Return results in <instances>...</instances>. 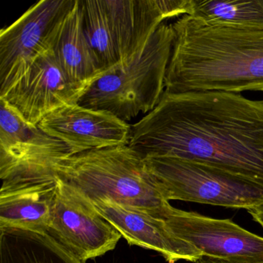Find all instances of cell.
I'll use <instances>...</instances> for the list:
<instances>
[{
	"instance_id": "7a4b0ae2",
	"label": "cell",
	"mask_w": 263,
	"mask_h": 263,
	"mask_svg": "<svg viewBox=\"0 0 263 263\" xmlns=\"http://www.w3.org/2000/svg\"><path fill=\"white\" fill-rule=\"evenodd\" d=\"M165 78L167 93L263 92V31L235 28L184 15Z\"/></svg>"
},
{
	"instance_id": "ba28073f",
	"label": "cell",
	"mask_w": 263,
	"mask_h": 263,
	"mask_svg": "<svg viewBox=\"0 0 263 263\" xmlns=\"http://www.w3.org/2000/svg\"><path fill=\"white\" fill-rule=\"evenodd\" d=\"M47 234L81 263L114 250L122 237L88 198L58 176L53 218Z\"/></svg>"
},
{
	"instance_id": "4fadbf2b",
	"label": "cell",
	"mask_w": 263,
	"mask_h": 263,
	"mask_svg": "<svg viewBox=\"0 0 263 263\" xmlns=\"http://www.w3.org/2000/svg\"><path fill=\"white\" fill-rule=\"evenodd\" d=\"M58 189L56 174L2 180L0 229L48 233Z\"/></svg>"
},
{
	"instance_id": "30bf717a",
	"label": "cell",
	"mask_w": 263,
	"mask_h": 263,
	"mask_svg": "<svg viewBox=\"0 0 263 263\" xmlns=\"http://www.w3.org/2000/svg\"><path fill=\"white\" fill-rule=\"evenodd\" d=\"M167 227L203 256L241 263H263V238L229 219H217L171 208Z\"/></svg>"
},
{
	"instance_id": "e0dca14e",
	"label": "cell",
	"mask_w": 263,
	"mask_h": 263,
	"mask_svg": "<svg viewBox=\"0 0 263 263\" xmlns=\"http://www.w3.org/2000/svg\"><path fill=\"white\" fill-rule=\"evenodd\" d=\"M189 15L228 27L263 31V0H191Z\"/></svg>"
},
{
	"instance_id": "9a60e30c",
	"label": "cell",
	"mask_w": 263,
	"mask_h": 263,
	"mask_svg": "<svg viewBox=\"0 0 263 263\" xmlns=\"http://www.w3.org/2000/svg\"><path fill=\"white\" fill-rule=\"evenodd\" d=\"M53 50L63 71L73 84L88 90L106 73L101 71L90 50L83 28L80 0L67 12L60 24Z\"/></svg>"
},
{
	"instance_id": "2e32d148",
	"label": "cell",
	"mask_w": 263,
	"mask_h": 263,
	"mask_svg": "<svg viewBox=\"0 0 263 263\" xmlns=\"http://www.w3.org/2000/svg\"><path fill=\"white\" fill-rule=\"evenodd\" d=\"M0 263H81L47 233L0 229Z\"/></svg>"
},
{
	"instance_id": "3957f363",
	"label": "cell",
	"mask_w": 263,
	"mask_h": 263,
	"mask_svg": "<svg viewBox=\"0 0 263 263\" xmlns=\"http://www.w3.org/2000/svg\"><path fill=\"white\" fill-rule=\"evenodd\" d=\"M53 172L90 201L109 200L161 220L172 207L145 159L128 144L73 155Z\"/></svg>"
},
{
	"instance_id": "8992f818",
	"label": "cell",
	"mask_w": 263,
	"mask_h": 263,
	"mask_svg": "<svg viewBox=\"0 0 263 263\" xmlns=\"http://www.w3.org/2000/svg\"><path fill=\"white\" fill-rule=\"evenodd\" d=\"M167 201L249 209L263 202V184L173 156L144 158Z\"/></svg>"
},
{
	"instance_id": "52a82bcc",
	"label": "cell",
	"mask_w": 263,
	"mask_h": 263,
	"mask_svg": "<svg viewBox=\"0 0 263 263\" xmlns=\"http://www.w3.org/2000/svg\"><path fill=\"white\" fill-rule=\"evenodd\" d=\"M75 0H41L0 32V96L7 93L44 52Z\"/></svg>"
},
{
	"instance_id": "5bb4252c",
	"label": "cell",
	"mask_w": 263,
	"mask_h": 263,
	"mask_svg": "<svg viewBox=\"0 0 263 263\" xmlns=\"http://www.w3.org/2000/svg\"><path fill=\"white\" fill-rule=\"evenodd\" d=\"M99 213L118 229L130 245L156 251L167 263L195 262L202 253L170 230L165 221L139 209L109 200L91 201Z\"/></svg>"
},
{
	"instance_id": "277c9868",
	"label": "cell",
	"mask_w": 263,
	"mask_h": 263,
	"mask_svg": "<svg viewBox=\"0 0 263 263\" xmlns=\"http://www.w3.org/2000/svg\"><path fill=\"white\" fill-rule=\"evenodd\" d=\"M83 28L98 67H124L164 21L189 14L190 0H80Z\"/></svg>"
},
{
	"instance_id": "7c38bea8",
	"label": "cell",
	"mask_w": 263,
	"mask_h": 263,
	"mask_svg": "<svg viewBox=\"0 0 263 263\" xmlns=\"http://www.w3.org/2000/svg\"><path fill=\"white\" fill-rule=\"evenodd\" d=\"M38 127L64 142L72 156L104 147L127 145L132 125L109 112L67 105L44 117Z\"/></svg>"
},
{
	"instance_id": "9c48e42d",
	"label": "cell",
	"mask_w": 263,
	"mask_h": 263,
	"mask_svg": "<svg viewBox=\"0 0 263 263\" xmlns=\"http://www.w3.org/2000/svg\"><path fill=\"white\" fill-rule=\"evenodd\" d=\"M72 156L62 141L31 125L0 98V178L54 174L57 164Z\"/></svg>"
},
{
	"instance_id": "8fae6325",
	"label": "cell",
	"mask_w": 263,
	"mask_h": 263,
	"mask_svg": "<svg viewBox=\"0 0 263 263\" xmlns=\"http://www.w3.org/2000/svg\"><path fill=\"white\" fill-rule=\"evenodd\" d=\"M87 91L67 78L51 47L0 98L26 122L37 126L48 114L78 104Z\"/></svg>"
},
{
	"instance_id": "d6986e66",
	"label": "cell",
	"mask_w": 263,
	"mask_h": 263,
	"mask_svg": "<svg viewBox=\"0 0 263 263\" xmlns=\"http://www.w3.org/2000/svg\"><path fill=\"white\" fill-rule=\"evenodd\" d=\"M195 263H241L236 261H227V260L218 259V258H210V257L201 256Z\"/></svg>"
},
{
	"instance_id": "5b68a950",
	"label": "cell",
	"mask_w": 263,
	"mask_h": 263,
	"mask_svg": "<svg viewBox=\"0 0 263 263\" xmlns=\"http://www.w3.org/2000/svg\"><path fill=\"white\" fill-rule=\"evenodd\" d=\"M174 37L172 24L163 23L139 53L93 83L78 104L105 110L126 122L152 111L165 90Z\"/></svg>"
},
{
	"instance_id": "6da1fadb",
	"label": "cell",
	"mask_w": 263,
	"mask_h": 263,
	"mask_svg": "<svg viewBox=\"0 0 263 263\" xmlns=\"http://www.w3.org/2000/svg\"><path fill=\"white\" fill-rule=\"evenodd\" d=\"M128 145L143 158L178 157L263 184V100L164 91L155 109L132 125Z\"/></svg>"
},
{
	"instance_id": "ac0fdd59",
	"label": "cell",
	"mask_w": 263,
	"mask_h": 263,
	"mask_svg": "<svg viewBox=\"0 0 263 263\" xmlns=\"http://www.w3.org/2000/svg\"><path fill=\"white\" fill-rule=\"evenodd\" d=\"M248 212L252 215L253 219L263 227V202L248 209Z\"/></svg>"
}]
</instances>
